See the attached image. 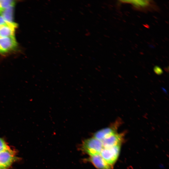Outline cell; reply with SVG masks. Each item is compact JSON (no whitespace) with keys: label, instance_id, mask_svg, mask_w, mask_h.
Returning a JSON list of instances; mask_svg holds the SVG:
<instances>
[{"label":"cell","instance_id":"6da1fadb","mask_svg":"<svg viewBox=\"0 0 169 169\" xmlns=\"http://www.w3.org/2000/svg\"><path fill=\"white\" fill-rule=\"evenodd\" d=\"M120 3L131 4L135 10L144 12H157L159 8L156 3L153 0H120Z\"/></svg>","mask_w":169,"mask_h":169},{"label":"cell","instance_id":"7a4b0ae2","mask_svg":"<svg viewBox=\"0 0 169 169\" xmlns=\"http://www.w3.org/2000/svg\"><path fill=\"white\" fill-rule=\"evenodd\" d=\"M83 148L91 156L100 154L104 147L101 141L93 137L84 141Z\"/></svg>","mask_w":169,"mask_h":169},{"label":"cell","instance_id":"3957f363","mask_svg":"<svg viewBox=\"0 0 169 169\" xmlns=\"http://www.w3.org/2000/svg\"><path fill=\"white\" fill-rule=\"evenodd\" d=\"M120 149V145L104 148L100 155L109 165H112L118 158Z\"/></svg>","mask_w":169,"mask_h":169},{"label":"cell","instance_id":"277c9868","mask_svg":"<svg viewBox=\"0 0 169 169\" xmlns=\"http://www.w3.org/2000/svg\"><path fill=\"white\" fill-rule=\"evenodd\" d=\"M121 123V120L118 118L108 127L102 129L95 132L94 137L102 141L105 139L116 133V131Z\"/></svg>","mask_w":169,"mask_h":169},{"label":"cell","instance_id":"5b68a950","mask_svg":"<svg viewBox=\"0 0 169 169\" xmlns=\"http://www.w3.org/2000/svg\"><path fill=\"white\" fill-rule=\"evenodd\" d=\"M15 153L9 149L0 152V167L7 169L16 160Z\"/></svg>","mask_w":169,"mask_h":169},{"label":"cell","instance_id":"8992f818","mask_svg":"<svg viewBox=\"0 0 169 169\" xmlns=\"http://www.w3.org/2000/svg\"><path fill=\"white\" fill-rule=\"evenodd\" d=\"M17 45L14 36L0 38V54H4L13 50Z\"/></svg>","mask_w":169,"mask_h":169},{"label":"cell","instance_id":"52a82bcc","mask_svg":"<svg viewBox=\"0 0 169 169\" xmlns=\"http://www.w3.org/2000/svg\"><path fill=\"white\" fill-rule=\"evenodd\" d=\"M122 138V134H118L116 132L112 135L102 141L104 148L120 145Z\"/></svg>","mask_w":169,"mask_h":169},{"label":"cell","instance_id":"ba28073f","mask_svg":"<svg viewBox=\"0 0 169 169\" xmlns=\"http://www.w3.org/2000/svg\"><path fill=\"white\" fill-rule=\"evenodd\" d=\"M90 161L98 169H111V166L108 164L100 154L91 156Z\"/></svg>","mask_w":169,"mask_h":169},{"label":"cell","instance_id":"9c48e42d","mask_svg":"<svg viewBox=\"0 0 169 169\" xmlns=\"http://www.w3.org/2000/svg\"><path fill=\"white\" fill-rule=\"evenodd\" d=\"M17 24L14 23H7L0 26V38L9 37L14 36Z\"/></svg>","mask_w":169,"mask_h":169},{"label":"cell","instance_id":"30bf717a","mask_svg":"<svg viewBox=\"0 0 169 169\" xmlns=\"http://www.w3.org/2000/svg\"><path fill=\"white\" fill-rule=\"evenodd\" d=\"M13 8L14 6H12L5 9H0V15L7 23H14L13 21Z\"/></svg>","mask_w":169,"mask_h":169},{"label":"cell","instance_id":"8fae6325","mask_svg":"<svg viewBox=\"0 0 169 169\" xmlns=\"http://www.w3.org/2000/svg\"><path fill=\"white\" fill-rule=\"evenodd\" d=\"M15 1L10 0H0V9H4L14 6Z\"/></svg>","mask_w":169,"mask_h":169},{"label":"cell","instance_id":"7c38bea8","mask_svg":"<svg viewBox=\"0 0 169 169\" xmlns=\"http://www.w3.org/2000/svg\"><path fill=\"white\" fill-rule=\"evenodd\" d=\"M9 148L5 141L0 137V152Z\"/></svg>","mask_w":169,"mask_h":169},{"label":"cell","instance_id":"4fadbf2b","mask_svg":"<svg viewBox=\"0 0 169 169\" xmlns=\"http://www.w3.org/2000/svg\"><path fill=\"white\" fill-rule=\"evenodd\" d=\"M7 23H8L5 21L3 17L0 15V26L4 25Z\"/></svg>","mask_w":169,"mask_h":169},{"label":"cell","instance_id":"5bb4252c","mask_svg":"<svg viewBox=\"0 0 169 169\" xmlns=\"http://www.w3.org/2000/svg\"><path fill=\"white\" fill-rule=\"evenodd\" d=\"M154 71L156 73H161L162 72V70L158 66H156L154 68Z\"/></svg>","mask_w":169,"mask_h":169},{"label":"cell","instance_id":"9a60e30c","mask_svg":"<svg viewBox=\"0 0 169 169\" xmlns=\"http://www.w3.org/2000/svg\"><path fill=\"white\" fill-rule=\"evenodd\" d=\"M0 169H2V168H1L0 167Z\"/></svg>","mask_w":169,"mask_h":169}]
</instances>
